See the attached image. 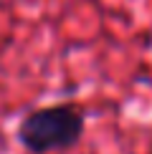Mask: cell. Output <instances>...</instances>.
Listing matches in <instances>:
<instances>
[{"mask_svg":"<svg viewBox=\"0 0 152 154\" xmlns=\"http://www.w3.org/2000/svg\"><path fill=\"white\" fill-rule=\"evenodd\" d=\"M84 116L74 106H51L33 111L21 124V142L30 152H53L71 146L81 137Z\"/></svg>","mask_w":152,"mask_h":154,"instance_id":"obj_1","label":"cell"}]
</instances>
